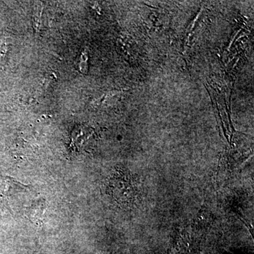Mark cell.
Instances as JSON below:
<instances>
[{"label": "cell", "mask_w": 254, "mask_h": 254, "mask_svg": "<svg viewBox=\"0 0 254 254\" xmlns=\"http://www.w3.org/2000/svg\"><path fill=\"white\" fill-rule=\"evenodd\" d=\"M43 14V4L38 3L35 5L34 12H33V26L37 32H39L42 26V17Z\"/></svg>", "instance_id": "cell-1"}, {"label": "cell", "mask_w": 254, "mask_h": 254, "mask_svg": "<svg viewBox=\"0 0 254 254\" xmlns=\"http://www.w3.org/2000/svg\"><path fill=\"white\" fill-rule=\"evenodd\" d=\"M87 62H88V55H87V53H82L78 63L79 71H81V73H86V71L88 70Z\"/></svg>", "instance_id": "cell-2"}, {"label": "cell", "mask_w": 254, "mask_h": 254, "mask_svg": "<svg viewBox=\"0 0 254 254\" xmlns=\"http://www.w3.org/2000/svg\"><path fill=\"white\" fill-rule=\"evenodd\" d=\"M8 52V45L6 41H3L0 45V64L3 63Z\"/></svg>", "instance_id": "cell-3"}]
</instances>
